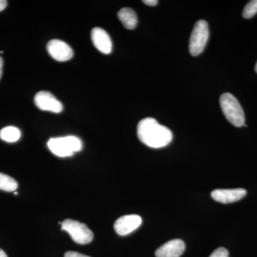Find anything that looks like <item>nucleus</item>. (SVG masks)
<instances>
[{"mask_svg":"<svg viewBox=\"0 0 257 257\" xmlns=\"http://www.w3.org/2000/svg\"><path fill=\"white\" fill-rule=\"evenodd\" d=\"M138 136L142 143L155 149L167 146L173 138L170 128L160 124L152 117L145 118L139 122Z\"/></svg>","mask_w":257,"mask_h":257,"instance_id":"1","label":"nucleus"},{"mask_svg":"<svg viewBox=\"0 0 257 257\" xmlns=\"http://www.w3.org/2000/svg\"><path fill=\"white\" fill-rule=\"evenodd\" d=\"M219 101L221 110L231 124L236 127L246 126L244 112L239 101L234 95L230 93H224L220 96Z\"/></svg>","mask_w":257,"mask_h":257,"instance_id":"2","label":"nucleus"},{"mask_svg":"<svg viewBox=\"0 0 257 257\" xmlns=\"http://www.w3.org/2000/svg\"><path fill=\"white\" fill-rule=\"evenodd\" d=\"M47 146L51 152L60 157H71L75 152L82 150V142L74 136L52 138L49 140Z\"/></svg>","mask_w":257,"mask_h":257,"instance_id":"3","label":"nucleus"},{"mask_svg":"<svg viewBox=\"0 0 257 257\" xmlns=\"http://www.w3.org/2000/svg\"><path fill=\"white\" fill-rule=\"evenodd\" d=\"M209 36L208 24L205 20H200L197 22L189 40V49L191 55H201L207 45Z\"/></svg>","mask_w":257,"mask_h":257,"instance_id":"4","label":"nucleus"},{"mask_svg":"<svg viewBox=\"0 0 257 257\" xmlns=\"http://www.w3.org/2000/svg\"><path fill=\"white\" fill-rule=\"evenodd\" d=\"M62 230L67 231L72 240L79 244H87L93 240L94 234L85 224L73 219H65L62 223Z\"/></svg>","mask_w":257,"mask_h":257,"instance_id":"5","label":"nucleus"},{"mask_svg":"<svg viewBox=\"0 0 257 257\" xmlns=\"http://www.w3.org/2000/svg\"><path fill=\"white\" fill-rule=\"evenodd\" d=\"M35 103L42 111L53 113H60L63 110V105L52 93L41 91L35 96Z\"/></svg>","mask_w":257,"mask_h":257,"instance_id":"6","label":"nucleus"},{"mask_svg":"<svg viewBox=\"0 0 257 257\" xmlns=\"http://www.w3.org/2000/svg\"><path fill=\"white\" fill-rule=\"evenodd\" d=\"M47 49L51 57L58 62H66L73 57L72 47L62 40H51L47 44Z\"/></svg>","mask_w":257,"mask_h":257,"instance_id":"7","label":"nucleus"},{"mask_svg":"<svg viewBox=\"0 0 257 257\" xmlns=\"http://www.w3.org/2000/svg\"><path fill=\"white\" fill-rule=\"evenodd\" d=\"M143 223L141 216L137 214H128L116 219L114 224L116 232L120 236H126L138 229Z\"/></svg>","mask_w":257,"mask_h":257,"instance_id":"8","label":"nucleus"},{"mask_svg":"<svg viewBox=\"0 0 257 257\" xmlns=\"http://www.w3.org/2000/svg\"><path fill=\"white\" fill-rule=\"evenodd\" d=\"M93 45L101 53L109 55L112 50V42L105 30L100 28H94L91 32Z\"/></svg>","mask_w":257,"mask_h":257,"instance_id":"9","label":"nucleus"},{"mask_svg":"<svg viewBox=\"0 0 257 257\" xmlns=\"http://www.w3.org/2000/svg\"><path fill=\"white\" fill-rule=\"evenodd\" d=\"M246 191L244 189H216L211 193V197L216 202L229 204L237 202L244 197Z\"/></svg>","mask_w":257,"mask_h":257,"instance_id":"10","label":"nucleus"},{"mask_svg":"<svg viewBox=\"0 0 257 257\" xmlns=\"http://www.w3.org/2000/svg\"><path fill=\"white\" fill-rule=\"evenodd\" d=\"M185 250V243L181 239H173L157 248V257H179Z\"/></svg>","mask_w":257,"mask_h":257,"instance_id":"11","label":"nucleus"},{"mask_svg":"<svg viewBox=\"0 0 257 257\" xmlns=\"http://www.w3.org/2000/svg\"><path fill=\"white\" fill-rule=\"evenodd\" d=\"M118 18L124 28L128 30H134L138 25V16L131 8H125L120 10L118 13Z\"/></svg>","mask_w":257,"mask_h":257,"instance_id":"12","label":"nucleus"},{"mask_svg":"<svg viewBox=\"0 0 257 257\" xmlns=\"http://www.w3.org/2000/svg\"><path fill=\"white\" fill-rule=\"evenodd\" d=\"M21 138V132L15 126H9L2 128L0 139L7 143H16Z\"/></svg>","mask_w":257,"mask_h":257,"instance_id":"13","label":"nucleus"},{"mask_svg":"<svg viewBox=\"0 0 257 257\" xmlns=\"http://www.w3.org/2000/svg\"><path fill=\"white\" fill-rule=\"evenodd\" d=\"M17 181L10 176L0 172V189L5 192H15L18 189Z\"/></svg>","mask_w":257,"mask_h":257,"instance_id":"14","label":"nucleus"},{"mask_svg":"<svg viewBox=\"0 0 257 257\" xmlns=\"http://www.w3.org/2000/svg\"><path fill=\"white\" fill-rule=\"evenodd\" d=\"M257 13V0H252L247 3L243 10L242 16L245 19L253 18Z\"/></svg>","mask_w":257,"mask_h":257,"instance_id":"15","label":"nucleus"},{"mask_svg":"<svg viewBox=\"0 0 257 257\" xmlns=\"http://www.w3.org/2000/svg\"><path fill=\"white\" fill-rule=\"evenodd\" d=\"M209 257H229V252L225 248L220 247L214 250Z\"/></svg>","mask_w":257,"mask_h":257,"instance_id":"16","label":"nucleus"},{"mask_svg":"<svg viewBox=\"0 0 257 257\" xmlns=\"http://www.w3.org/2000/svg\"><path fill=\"white\" fill-rule=\"evenodd\" d=\"M64 257H90L82 253L77 252V251H69L64 253Z\"/></svg>","mask_w":257,"mask_h":257,"instance_id":"17","label":"nucleus"},{"mask_svg":"<svg viewBox=\"0 0 257 257\" xmlns=\"http://www.w3.org/2000/svg\"><path fill=\"white\" fill-rule=\"evenodd\" d=\"M143 3L145 5H148V6H156L158 4V1L157 0H144Z\"/></svg>","mask_w":257,"mask_h":257,"instance_id":"18","label":"nucleus"},{"mask_svg":"<svg viewBox=\"0 0 257 257\" xmlns=\"http://www.w3.org/2000/svg\"><path fill=\"white\" fill-rule=\"evenodd\" d=\"M8 5V2L5 0H0V12L3 11Z\"/></svg>","mask_w":257,"mask_h":257,"instance_id":"19","label":"nucleus"},{"mask_svg":"<svg viewBox=\"0 0 257 257\" xmlns=\"http://www.w3.org/2000/svg\"><path fill=\"white\" fill-rule=\"evenodd\" d=\"M3 59L0 57V79H1L2 75H3Z\"/></svg>","mask_w":257,"mask_h":257,"instance_id":"20","label":"nucleus"},{"mask_svg":"<svg viewBox=\"0 0 257 257\" xmlns=\"http://www.w3.org/2000/svg\"><path fill=\"white\" fill-rule=\"evenodd\" d=\"M0 257H8L6 253H5L3 249H1V248H0Z\"/></svg>","mask_w":257,"mask_h":257,"instance_id":"21","label":"nucleus"},{"mask_svg":"<svg viewBox=\"0 0 257 257\" xmlns=\"http://www.w3.org/2000/svg\"><path fill=\"white\" fill-rule=\"evenodd\" d=\"M255 71H256V72L257 73V62L256 65H255Z\"/></svg>","mask_w":257,"mask_h":257,"instance_id":"22","label":"nucleus"},{"mask_svg":"<svg viewBox=\"0 0 257 257\" xmlns=\"http://www.w3.org/2000/svg\"><path fill=\"white\" fill-rule=\"evenodd\" d=\"M15 194H16V195H18V192H15Z\"/></svg>","mask_w":257,"mask_h":257,"instance_id":"23","label":"nucleus"}]
</instances>
